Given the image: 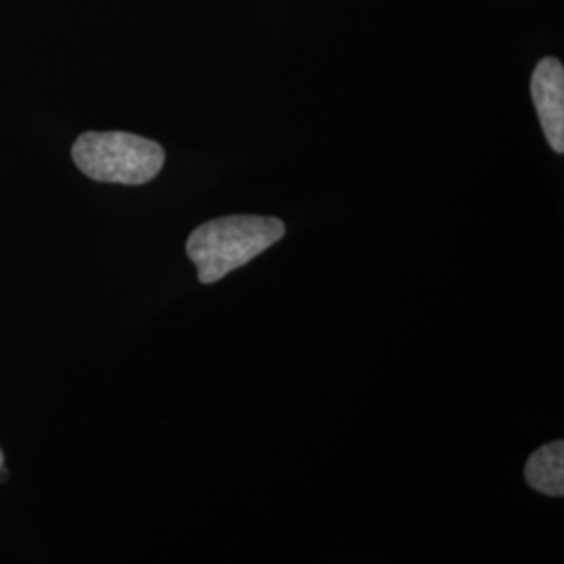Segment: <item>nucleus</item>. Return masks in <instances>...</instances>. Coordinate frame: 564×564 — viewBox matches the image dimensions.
Returning a JSON list of instances; mask_svg holds the SVG:
<instances>
[{"label": "nucleus", "instance_id": "nucleus-3", "mask_svg": "<svg viewBox=\"0 0 564 564\" xmlns=\"http://www.w3.org/2000/svg\"><path fill=\"white\" fill-rule=\"evenodd\" d=\"M531 99L550 147L564 153V67L556 57H544L531 74Z\"/></svg>", "mask_w": 564, "mask_h": 564}, {"label": "nucleus", "instance_id": "nucleus-4", "mask_svg": "<svg viewBox=\"0 0 564 564\" xmlns=\"http://www.w3.org/2000/svg\"><path fill=\"white\" fill-rule=\"evenodd\" d=\"M524 479L535 491L563 498L564 496V442L540 447L533 452L529 463L524 466Z\"/></svg>", "mask_w": 564, "mask_h": 564}, {"label": "nucleus", "instance_id": "nucleus-1", "mask_svg": "<svg viewBox=\"0 0 564 564\" xmlns=\"http://www.w3.org/2000/svg\"><path fill=\"white\" fill-rule=\"evenodd\" d=\"M284 232L286 228L279 218L226 216L197 226L186 241V253L197 265L199 281L212 284L256 260L281 241Z\"/></svg>", "mask_w": 564, "mask_h": 564}, {"label": "nucleus", "instance_id": "nucleus-2", "mask_svg": "<svg viewBox=\"0 0 564 564\" xmlns=\"http://www.w3.org/2000/svg\"><path fill=\"white\" fill-rule=\"evenodd\" d=\"M72 158L84 176L97 182L139 186L162 172V144L130 132H84L72 147Z\"/></svg>", "mask_w": 564, "mask_h": 564}, {"label": "nucleus", "instance_id": "nucleus-5", "mask_svg": "<svg viewBox=\"0 0 564 564\" xmlns=\"http://www.w3.org/2000/svg\"><path fill=\"white\" fill-rule=\"evenodd\" d=\"M0 466H2V452H0Z\"/></svg>", "mask_w": 564, "mask_h": 564}]
</instances>
